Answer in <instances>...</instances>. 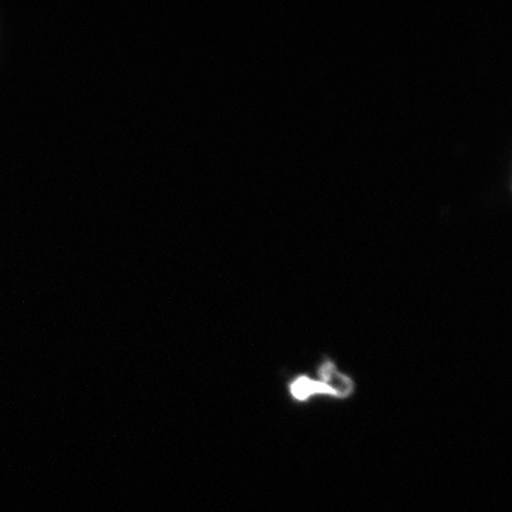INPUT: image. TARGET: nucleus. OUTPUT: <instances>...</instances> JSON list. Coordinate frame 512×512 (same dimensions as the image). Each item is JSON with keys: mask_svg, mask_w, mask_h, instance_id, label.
I'll return each instance as SVG.
<instances>
[{"mask_svg": "<svg viewBox=\"0 0 512 512\" xmlns=\"http://www.w3.org/2000/svg\"><path fill=\"white\" fill-rule=\"evenodd\" d=\"M355 392V383L343 375L332 360L326 359L318 367V379L301 375L289 384V393L298 402H306L313 396H332L348 399Z\"/></svg>", "mask_w": 512, "mask_h": 512, "instance_id": "obj_1", "label": "nucleus"}]
</instances>
